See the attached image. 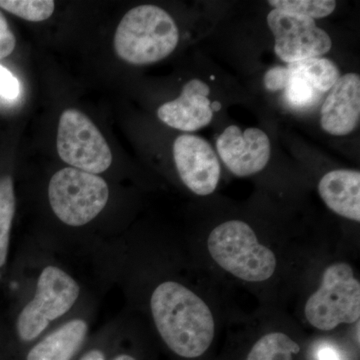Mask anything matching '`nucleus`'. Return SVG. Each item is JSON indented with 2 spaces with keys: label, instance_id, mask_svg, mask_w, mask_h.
Here are the masks:
<instances>
[{
  "label": "nucleus",
  "instance_id": "obj_7",
  "mask_svg": "<svg viewBox=\"0 0 360 360\" xmlns=\"http://www.w3.org/2000/svg\"><path fill=\"white\" fill-rule=\"evenodd\" d=\"M58 153L61 160L82 172L98 175L112 163V153L96 124L82 111H63L58 123Z\"/></svg>",
  "mask_w": 360,
  "mask_h": 360
},
{
  "label": "nucleus",
  "instance_id": "obj_12",
  "mask_svg": "<svg viewBox=\"0 0 360 360\" xmlns=\"http://www.w3.org/2000/svg\"><path fill=\"white\" fill-rule=\"evenodd\" d=\"M360 77L347 73L338 78L322 105V129L335 136L352 134L359 124Z\"/></svg>",
  "mask_w": 360,
  "mask_h": 360
},
{
  "label": "nucleus",
  "instance_id": "obj_23",
  "mask_svg": "<svg viewBox=\"0 0 360 360\" xmlns=\"http://www.w3.org/2000/svg\"><path fill=\"white\" fill-rule=\"evenodd\" d=\"M286 82H288L286 66H274L265 72L264 85L269 91L276 92L283 90Z\"/></svg>",
  "mask_w": 360,
  "mask_h": 360
},
{
  "label": "nucleus",
  "instance_id": "obj_3",
  "mask_svg": "<svg viewBox=\"0 0 360 360\" xmlns=\"http://www.w3.org/2000/svg\"><path fill=\"white\" fill-rule=\"evenodd\" d=\"M207 246L210 257L220 267L243 281L262 283L276 271L274 253L258 243L253 229L240 220H229L215 227Z\"/></svg>",
  "mask_w": 360,
  "mask_h": 360
},
{
  "label": "nucleus",
  "instance_id": "obj_19",
  "mask_svg": "<svg viewBox=\"0 0 360 360\" xmlns=\"http://www.w3.org/2000/svg\"><path fill=\"white\" fill-rule=\"evenodd\" d=\"M0 7L18 18L33 22L49 20L53 14L52 0H0Z\"/></svg>",
  "mask_w": 360,
  "mask_h": 360
},
{
  "label": "nucleus",
  "instance_id": "obj_18",
  "mask_svg": "<svg viewBox=\"0 0 360 360\" xmlns=\"http://www.w3.org/2000/svg\"><path fill=\"white\" fill-rule=\"evenodd\" d=\"M286 70L288 82L283 91L286 101L291 106L307 108L319 101L321 94L302 72L295 70L290 65H286Z\"/></svg>",
  "mask_w": 360,
  "mask_h": 360
},
{
  "label": "nucleus",
  "instance_id": "obj_10",
  "mask_svg": "<svg viewBox=\"0 0 360 360\" xmlns=\"http://www.w3.org/2000/svg\"><path fill=\"white\" fill-rule=\"evenodd\" d=\"M217 148L226 167L239 177L262 172L270 158L269 136L255 127L241 130L229 125L217 139Z\"/></svg>",
  "mask_w": 360,
  "mask_h": 360
},
{
  "label": "nucleus",
  "instance_id": "obj_11",
  "mask_svg": "<svg viewBox=\"0 0 360 360\" xmlns=\"http://www.w3.org/2000/svg\"><path fill=\"white\" fill-rule=\"evenodd\" d=\"M210 89L200 79L189 80L179 98L158 108V118L172 129L193 132L212 122L213 110L208 96Z\"/></svg>",
  "mask_w": 360,
  "mask_h": 360
},
{
  "label": "nucleus",
  "instance_id": "obj_20",
  "mask_svg": "<svg viewBox=\"0 0 360 360\" xmlns=\"http://www.w3.org/2000/svg\"><path fill=\"white\" fill-rule=\"evenodd\" d=\"M269 4L274 9L307 16L311 20L330 15L336 7L333 0H270Z\"/></svg>",
  "mask_w": 360,
  "mask_h": 360
},
{
  "label": "nucleus",
  "instance_id": "obj_8",
  "mask_svg": "<svg viewBox=\"0 0 360 360\" xmlns=\"http://www.w3.org/2000/svg\"><path fill=\"white\" fill-rule=\"evenodd\" d=\"M267 25L274 37V51L284 63L321 58L333 46L330 37L314 20L298 14L272 9Z\"/></svg>",
  "mask_w": 360,
  "mask_h": 360
},
{
  "label": "nucleus",
  "instance_id": "obj_24",
  "mask_svg": "<svg viewBox=\"0 0 360 360\" xmlns=\"http://www.w3.org/2000/svg\"><path fill=\"white\" fill-rule=\"evenodd\" d=\"M315 360H345L340 348L330 342H321L315 349Z\"/></svg>",
  "mask_w": 360,
  "mask_h": 360
},
{
  "label": "nucleus",
  "instance_id": "obj_15",
  "mask_svg": "<svg viewBox=\"0 0 360 360\" xmlns=\"http://www.w3.org/2000/svg\"><path fill=\"white\" fill-rule=\"evenodd\" d=\"M300 352V345L283 333L262 336L251 348L246 360H293Z\"/></svg>",
  "mask_w": 360,
  "mask_h": 360
},
{
  "label": "nucleus",
  "instance_id": "obj_16",
  "mask_svg": "<svg viewBox=\"0 0 360 360\" xmlns=\"http://www.w3.org/2000/svg\"><path fill=\"white\" fill-rule=\"evenodd\" d=\"M16 200L11 175L0 179V269L6 264Z\"/></svg>",
  "mask_w": 360,
  "mask_h": 360
},
{
  "label": "nucleus",
  "instance_id": "obj_13",
  "mask_svg": "<svg viewBox=\"0 0 360 360\" xmlns=\"http://www.w3.org/2000/svg\"><path fill=\"white\" fill-rule=\"evenodd\" d=\"M319 193L329 210L345 219L359 221V172L336 169L328 172L319 181Z\"/></svg>",
  "mask_w": 360,
  "mask_h": 360
},
{
  "label": "nucleus",
  "instance_id": "obj_1",
  "mask_svg": "<svg viewBox=\"0 0 360 360\" xmlns=\"http://www.w3.org/2000/svg\"><path fill=\"white\" fill-rule=\"evenodd\" d=\"M150 310L158 333L175 354L196 359L212 345V310L186 286L172 281L160 283L151 295Z\"/></svg>",
  "mask_w": 360,
  "mask_h": 360
},
{
  "label": "nucleus",
  "instance_id": "obj_25",
  "mask_svg": "<svg viewBox=\"0 0 360 360\" xmlns=\"http://www.w3.org/2000/svg\"><path fill=\"white\" fill-rule=\"evenodd\" d=\"M79 360H106L105 355L99 349H92L87 352Z\"/></svg>",
  "mask_w": 360,
  "mask_h": 360
},
{
  "label": "nucleus",
  "instance_id": "obj_4",
  "mask_svg": "<svg viewBox=\"0 0 360 360\" xmlns=\"http://www.w3.org/2000/svg\"><path fill=\"white\" fill-rule=\"evenodd\" d=\"M80 292L79 283L65 269L56 265L45 266L37 278L34 296L18 314V338L25 342L37 340L52 321L75 307Z\"/></svg>",
  "mask_w": 360,
  "mask_h": 360
},
{
  "label": "nucleus",
  "instance_id": "obj_2",
  "mask_svg": "<svg viewBox=\"0 0 360 360\" xmlns=\"http://www.w3.org/2000/svg\"><path fill=\"white\" fill-rule=\"evenodd\" d=\"M179 32L174 18L160 7L143 4L123 16L115 34V49L125 63H158L176 49Z\"/></svg>",
  "mask_w": 360,
  "mask_h": 360
},
{
  "label": "nucleus",
  "instance_id": "obj_6",
  "mask_svg": "<svg viewBox=\"0 0 360 360\" xmlns=\"http://www.w3.org/2000/svg\"><path fill=\"white\" fill-rule=\"evenodd\" d=\"M304 311L309 323L324 331L359 321L360 283L352 266L345 262L328 266L319 290L307 300Z\"/></svg>",
  "mask_w": 360,
  "mask_h": 360
},
{
  "label": "nucleus",
  "instance_id": "obj_5",
  "mask_svg": "<svg viewBox=\"0 0 360 360\" xmlns=\"http://www.w3.org/2000/svg\"><path fill=\"white\" fill-rule=\"evenodd\" d=\"M108 198L110 188L103 177L75 167L63 168L49 181L52 212L70 226H84L96 219Z\"/></svg>",
  "mask_w": 360,
  "mask_h": 360
},
{
  "label": "nucleus",
  "instance_id": "obj_17",
  "mask_svg": "<svg viewBox=\"0 0 360 360\" xmlns=\"http://www.w3.org/2000/svg\"><path fill=\"white\" fill-rule=\"evenodd\" d=\"M295 70L302 72L314 85L321 94L333 89L340 77V70L328 58H314L290 63Z\"/></svg>",
  "mask_w": 360,
  "mask_h": 360
},
{
  "label": "nucleus",
  "instance_id": "obj_14",
  "mask_svg": "<svg viewBox=\"0 0 360 360\" xmlns=\"http://www.w3.org/2000/svg\"><path fill=\"white\" fill-rule=\"evenodd\" d=\"M89 331L85 319H70L35 343L26 360H71L84 345Z\"/></svg>",
  "mask_w": 360,
  "mask_h": 360
},
{
  "label": "nucleus",
  "instance_id": "obj_9",
  "mask_svg": "<svg viewBox=\"0 0 360 360\" xmlns=\"http://www.w3.org/2000/svg\"><path fill=\"white\" fill-rule=\"evenodd\" d=\"M175 167L182 182L198 195L214 193L220 179V165L212 146L202 137L182 134L174 143Z\"/></svg>",
  "mask_w": 360,
  "mask_h": 360
},
{
  "label": "nucleus",
  "instance_id": "obj_22",
  "mask_svg": "<svg viewBox=\"0 0 360 360\" xmlns=\"http://www.w3.org/2000/svg\"><path fill=\"white\" fill-rule=\"evenodd\" d=\"M16 39L11 32L6 16L0 11V59L6 58L15 49Z\"/></svg>",
  "mask_w": 360,
  "mask_h": 360
},
{
  "label": "nucleus",
  "instance_id": "obj_26",
  "mask_svg": "<svg viewBox=\"0 0 360 360\" xmlns=\"http://www.w3.org/2000/svg\"><path fill=\"white\" fill-rule=\"evenodd\" d=\"M112 360H136L134 356L129 354H120L115 356Z\"/></svg>",
  "mask_w": 360,
  "mask_h": 360
},
{
  "label": "nucleus",
  "instance_id": "obj_21",
  "mask_svg": "<svg viewBox=\"0 0 360 360\" xmlns=\"http://www.w3.org/2000/svg\"><path fill=\"white\" fill-rule=\"evenodd\" d=\"M20 94V84L11 71L0 65V97L6 101H14Z\"/></svg>",
  "mask_w": 360,
  "mask_h": 360
}]
</instances>
